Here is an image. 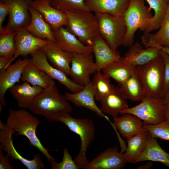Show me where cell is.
I'll return each instance as SVG.
<instances>
[{"mask_svg":"<svg viewBox=\"0 0 169 169\" xmlns=\"http://www.w3.org/2000/svg\"><path fill=\"white\" fill-rule=\"evenodd\" d=\"M8 116L6 124L13 131L14 135L26 136L31 145L37 148L50 163L56 160L49 153V150L42 144L36 134V130L39 125V120L25 109H9Z\"/></svg>","mask_w":169,"mask_h":169,"instance_id":"6da1fadb","label":"cell"},{"mask_svg":"<svg viewBox=\"0 0 169 169\" xmlns=\"http://www.w3.org/2000/svg\"><path fill=\"white\" fill-rule=\"evenodd\" d=\"M69 113L65 111L59 112L54 116L53 121L61 122L79 136L80 150L74 160L79 168L84 169L90 162L87 159L86 152L95 138L94 123L89 118H75Z\"/></svg>","mask_w":169,"mask_h":169,"instance_id":"7a4b0ae2","label":"cell"},{"mask_svg":"<svg viewBox=\"0 0 169 169\" xmlns=\"http://www.w3.org/2000/svg\"><path fill=\"white\" fill-rule=\"evenodd\" d=\"M28 109L32 113L53 121L54 116L61 111L71 113L73 110L65 95L60 94L55 84L50 85L32 102Z\"/></svg>","mask_w":169,"mask_h":169,"instance_id":"3957f363","label":"cell"},{"mask_svg":"<svg viewBox=\"0 0 169 169\" xmlns=\"http://www.w3.org/2000/svg\"><path fill=\"white\" fill-rule=\"evenodd\" d=\"M134 71L142 84L145 96L163 98L164 63L161 55L134 67Z\"/></svg>","mask_w":169,"mask_h":169,"instance_id":"277c9868","label":"cell"},{"mask_svg":"<svg viewBox=\"0 0 169 169\" xmlns=\"http://www.w3.org/2000/svg\"><path fill=\"white\" fill-rule=\"evenodd\" d=\"M145 1L130 0L124 15L126 32L122 45L125 47L134 43L136 30L144 31L153 16L151 9L145 5Z\"/></svg>","mask_w":169,"mask_h":169,"instance_id":"5b68a950","label":"cell"},{"mask_svg":"<svg viewBox=\"0 0 169 169\" xmlns=\"http://www.w3.org/2000/svg\"><path fill=\"white\" fill-rule=\"evenodd\" d=\"M63 12L68 19V25L66 27L68 30L84 44L91 46L99 33L98 22L95 14L90 11Z\"/></svg>","mask_w":169,"mask_h":169,"instance_id":"8992f818","label":"cell"},{"mask_svg":"<svg viewBox=\"0 0 169 169\" xmlns=\"http://www.w3.org/2000/svg\"><path fill=\"white\" fill-rule=\"evenodd\" d=\"M99 33L111 49L116 51L122 45L126 32L124 16L96 13Z\"/></svg>","mask_w":169,"mask_h":169,"instance_id":"52a82bcc","label":"cell"},{"mask_svg":"<svg viewBox=\"0 0 169 169\" xmlns=\"http://www.w3.org/2000/svg\"><path fill=\"white\" fill-rule=\"evenodd\" d=\"M165 111L163 98L145 96L139 104L128 108L120 114H131L140 119L144 124L155 125L166 120Z\"/></svg>","mask_w":169,"mask_h":169,"instance_id":"ba28073f","label":"cell"},{"mask_svg":"<svg viewBox=\"0 0 169 169\" xmlns=\"http://www.w3.org/2000/svg\"><path fill=\"white\" fill-rule=\"evenodd\" d=\"M33 0H0V2L8 4L10 7L8 23L0 34L16 32L26 27L31 21L29 10Z\"/></svg>","mask_w":169,"mask_h":169,"instance_id":"9c48e42d","label":"cell"},{"mask_svg":"<svg viewBox=\"0 0 169 169\" xmlns=\"http://www.w3.org/2000/svg\"><path fill=\"white\" fill-rule=\"evenodd\" d=\"M13 134L12 131L0 120V146L3 150L11 157L12 160H19L28 169L44 168L45 165L39 154H35L33 158L29 160L23 157L17 151L13 143Z\"/></svg>","mask_w":169,"mask_h":169,"instance_id":"30bf717a","label":"cell"},{"mask_svg":"<svg viewBox=\"0 0 169 169\" xmlns=\"http://www.w3.org/2000/svg\"><path fill=\"white\" fill-rule=\"evenodd\" d=\"M31 55V60L33 64L45 73L51 79L57 81L71 93L78 92L84 88V86L69 79L63 72L52 66L40 49Z\"/></svg>","mask_w":169,"mask_h":169,"instance_id":"8fae6325","label":"cell"},{"mask_svg":"<svg viewBox=\"0 0 169 169\" xmlns=\"http://www.w3.org/2000/svg\"><path fill=\"white\" fill-rule=\"evenodd\" d=\"M72 54L69 75L74 82L85 86L91 81L90 76L98 71L96 64L94 61L93 55L92 53Z\"/></svg>","mask_w":169,"mask_h":169,"instance_id":"7c38bea8","label":"cell"},{"mask_svg":"<svg viewBox=\"0 0 169 169\" xmlns=\"http://www.w3.org/2000/svg\"><path fill=\"white\" fill-rule=\"evenodd\" d=\"M15 39L16 52L5 70L18 57L20 56L25 57L28 54H31L51 42L34 36L25 28H21L16 31Z\"/></svg>","mask_w":169,"mask_h":169,"instance_id":"4fadbf2b","label":"cell"},{"mask_svg":"<svg viewBox=\"0 0 169 169\" xmlns=\"http://www.w3.org/2000/svg\"><path fill=\"white\" fill-rule=\"evenodd\" d=\"M31 59L25 58L18 60L10 65L0 74V111L2 110L6 104L4 96L8 90L18 83L21 79L23 70Z\"/></svg>","mask_w":169,"mask_h":169,"instance_id":"5bb4252c","label":"cell"},{"mask_svg":"<svg viewBox=\"0 0 169 169\" xmlns=\"http://www.w3.org/2000/svg\"><path fill=\"white\" fill-rule=\"evenodd\" d=\"M54 43L64 51L71 53H93L92 47L84 44L66 28L62 26L53 31Z\"/></svg>","mask_w":169,"mask_h":169,"instance_id":"9a60e30c","label":"cell"},{"mask_svg":"<svg viewBox=\"0 0 169 169\" xmlns=\"http://www.w3.org/2000/svg\"><path fill=\"white\" fill-rule=\"evenodd\" d=\"M118 147L108 148L92 159L84 169H121L126 163L123 153Z\"/></svg>","mask_w":169,"mask_h":169,"instance_id":"2e32d148","label":"cell"},{"mask_svg":"<svg viewBox=\"0 0 169 169\" xmlns=\"http://www.w3.org/2000/svg\"><path fill=\"white\" fill-rule=\"evenodd\" d=\"M96 94L95 90L91 81L79 91L75 93L66 92L64 95L68 101L72 102L76 107L86 108L95 112L99 117L105 118L109 121L108 117L95 103Z\"/></svg>","mask_w":169,"mask_h":169,"instance_id":"e0dca14e","label":"cell"},{"mask_svg":"<svg viewBox=\"0 0 169 169\" xmlns=\"http://www.w3.org/2000/svg\"><path fill=\"white\" fill-rule=\"evenodd\" d=\"M50 0H33L31 6L39 12L53 31L61 27H67L69 20L66 14L63 11L52 7Z\"/></svg>","mask_w":169,"mask_h":169,"instance_id":"ac0fdd59","label":"cell"},{"mask_svg":"<svg viewBox=\"0 0 169 169\" xmlns=\"http://www.w3.org/2000/svg\"><path fill=\"white\" fill-rule=\"evenodd\" d=\"M91 46L98 71H101L109 64L122 58L120 53L113 50L99 33L95 38Z\"/></svg>","mask_w":169,"mask_h":169,"instance_id":"d6986e66","label":"cell"},{"mask_svg":"<svg viewBox=\"0 0 169 169\" xmlns=\"http://www.w3.org/2000/svg\"><path fill=\"white\" fill-rule=\"evenodd\" d=\"M159 49L151 47L143 49L138 42L134 43L129 47L128 51L121 60L132 67L146 64L159 55Z\"/></svg>","mask_w":169,"mask_h":169,"instance_id":"ffe728a7","label":"cell"},{"mask_svg":"<svg viewBox=\"0 0 169 169\" xmlns=\"http://www.w3.org/2000/svg\"><path fill=\"white\" fill-rule=\"evenodd\" d=\"M40 49L53 66L62 71L67 75H70V64L73 56L72 53L64 51L54 42H51Z\"/></svg>","mask_w":169,"mask_h":169,"instance_id":"44dd1931","label":"cell"},{"mask_svg":"<svg viewBox=\"0 0 169 169\" xmlns=\"http://www.w3.org/2000/svg\"><path fill=\"white\" fill-rule=\"evenodd\" d=\"M130 0H85L89 10L96 13L124 16Z\"/></svg>","mask_w":169,"mask_h":169,"instance_id":"7402d4cb","label":"cell"},{"mask_svg":"<svg viewBox=\"0 0 169 169\" xmlns=\"http://www.w3.org/2000/svg\"><path fill=\"white\" fill-rule=\"evenodd\" d=\"M125 100L120 87H115L110 92L100 100V110L103 113H107L114 118L129 108Z\"/></svg>","mask_w":169,"mask_h":169,"instance_id":"603a6c76","label":"cell"},{"mask_svg":"<svg viewBox=\"0 0 169 169\" xmlns=\"http://www.w3.org/2000/svg\"><path fill=\"white\" fill-rule=\"evenodd\" d=\"M29 10L31 19L26 29L38 38L54 42L53 30L51 26L45 21L42 14L31 6Z\"/></svg>","mask_w":169,"mask_h":169,"instance_id":"cb8c5ba5","label":"cell"},{"mask_svg":"<svg viewBox=\"0 0 169 169\" xmlns=\"http://www.w3.org/2000/svg\"><path fill=\"white\" fill-rule=\"evenodd\" d=\"M44 90L40 87L23 82L20 84H15L8 90L17 101L18 106L26 109H28L32 102Z\"/></svg>","mask_w":169,"mask_h":169,"instance_id":"d4e9b609","label":"cell"},{"mask_svg":"<svg viewBox=\"0 0 169 169\" xmlns=\"http://www.w3.org/2000/svg\"><path fill=\"white\" fill-rule=\"evenodd\" d=\"M122 115L113 118V125L123 137L127 138L145 129L143 121L136 116L129 113Z\"/></svg>","mask_w":169,"mask_h":169,"instance_id":"484cf974","label":"cell"},{"mask_svg":"<svg viewBox=\"0 0 169 169\" xmlns=\"http://www.w3.org/2000/svg\"><path fill=\"white\" fill-rule=\"evenodd\" d=\"M147 161L160 162L169 168V153L161 148L156 138L149 133L146 147L135 163Z\"/></svg>","mask_w":169,"mask_h":169,"instance_id":"4316f807","label":"cell"},{"mask_svg":"<svg viewBox=\"0 0 169 169\" xmlns=\"http://www.w3.org/2000/svg\"><path fill=\"white\" fill-rule=\"evenodd\" d=\"M149 133L145 129L141 132L126 138L127 146L124 155L126 163H135L143 151L147 141Z\"/></svg>","mask_w":169,"mask_h":169,"instance_id":"83f0119b","label":"cell"},{"mask_svg":"<svg viewBox=\"0 0 169 169\" xmlns=\"http://www.w3.org/2000/svg\"><path fill=\"white\" fill-rule=\"evenodd\" d=\"M21 79L23 82L28 83L33 86L40 87L44 89L55 84L54 80L45 73L33 64L31 59L25 67Z\"/></svg>","mask_w":169,"mask_h":169,"instance_id":"f1b7e54d","label":"cell"},{"mask_svg":"<svg viewBox=\"0 0 169 169\" xmlns=\"http://www.w3.org/2000/svg\"><path fill=\"white\" fill-rule=\"evenodd\" d=\"M141 42L146 48L151 44L169 48V1L167 9L159 28L156 33L144 34Z\"/></svg>","mask_w":169,"mask_h":169,"instance_id":"f546056e","label":"cell"},{"mask_svg":"<svg viewBox=\"0 0 169 169\" xmlns=\"http://www.w3.org/2000/svg\"><path fill=\"white\" fill-rule=\"evenodd\" d=\"M134 68L121 59L111 63L101 71L106 76L121 84L125 81L134 73Z\"/></svg>","mask_w":169,"mask_h":169,"instance_id":"4dcf8cb0","label":"cell"},{"mask_svg":"<svg viewBox=\"0 0 169 169\" xmlns=\"http://www.w3.org/2000/svg\"><path fill=\"white\" fill-rule=\"evenodd\" d=\"M119 84L126 99L133 101H141L145 96L142 84L134 72L125 81Z\"/></svg>","mask_w":169,"mask_h":169,"instance_id":"1f68e13d","label":"cell"},{"mask_svg":"<svg viewBox=\"0 0 169 169\" xmlns=\"http://www.w3.org/2000/svg\"><path fill=\"white\" fill-rule=\"evenodd\" d=\"M149 5L150 8L154 12L152 17L150 19L144 34L150 33L158 30L166 14L168 4L166 0H145Z\"/></svg>","mask_w":169,"mask_h":169,"instance_id":"d6a6232c","label":"cell"},{"mask_svg":"<svg viewBox=\"0 0 169 169\" xmlns=\"http://www.w3.org/2000/svg\"><path fill=\"white\" fill-rule=\"evenodd\" d=\"M91 81L96 91L95 100L97 101H100L115 87L111 84L110 78L101 73L100 71L95 74Z\"/></svg>","mask_w":169,"mask_h":169,"instance_id":"836d02e7","label":"cell"},{"mask_svg":"<svg viewBox=\"0 0 169 169\" xmlns=\"http://www.w3.org/2000/svg\"><path fill=\"white\" fill-rule=\"evenodd\" d=\"M50 5L63 11L77 12L90 11L85 0H50Z\"/></svg>","mask_w":169,"mask_h":169,"instance_id":"e575fe53","label":"cell"},{"mask_svg":"<svg viewBox=\"0 0 169 169\" xmlns=\"http://www.w3.org/2000/svg\"><path fill=\"white\" fill-rule=\"evenodd\" d=\"M16 32L0 34V56L11 59L16 50L15 36Z\"/></svg>","mask_w":169,"mask_h":169,"instance_id":"d590c367","label":"cell"},{"mask_svg":"<svg viewBox=\"0 0 169 169\" xmlns=\"http://www.w3.org/2000/svg\"><path fill=\"white\" fill-rule=\"evenodd\" d=\"M144 128L155 138L169 141V120L155 125L144 124Z\"/></svg>","mask_w":169,"mask_h":169,"instance_id":"8d00e7d4","label":"cell"},{"mask_svg":"<svg viewBox=\"0 0 169 169\" xmlns=\"http://www.w3.org/2000/svg\"><path fill=\"white\" fill-rule=\"evenodd\" d=\"M56 161H53L51 163L52 169H78V167L74 160H73L67 148L63 149V156L62 161L57 163Z\"/></svg>","mask_w":169,"mask_h":169,"instance_id":"74e56055","label":"cell"},{"mask_svg":"<svg viewBox=\"0 0 169 169\" xmlns=\"http://www.w3.org/2000/svg\"><path fill=\"white\" fill-rule=\"evenodd\" d=\"M159 54L163 58L164 63V85L162 93L164 98L169 89V56L164 52L159 50Z\"/></svg>","mask_w":169,"mask_h":169,"instance_id":"f35d334b","label":"cell"},{"mask_svg":"<svg viewBox=\"0 0 169 169\" xmlns=\"http://www.w3.org/2000/svg\"><path fill=\"white\" fill-rule=\"evenodd\" d=\"M10 9V7L9 5L0 2V33L3 30V23L7 16L9 15Z\"/></svg>","mask_w":169,"mask_h":169,"instance_id":"ab89813d","label":"cell"},{"mask_svg":"<svg viewBox=\"0 0 169 169\" xmlns=\"http://www.w3.org/2000/svg\"><path fill=\"white\" fill-rule=\"evenodd\" d=\"M3 150L0 146V169H13L12 166L9 162V156L7 154L4 156L3 153Z\"/></svg>","mask_w":169,"mask_h":169,"instance_id":"60d3db41","label":"cell"},{"mask_svg":"<svg viewBox=\"0 0 169 169\" xmlns=\"http://www.w3.org/2000/svg\"><path fill=\"white\" fill-rule=\"evenodd\" d=\"M11 59L0 56V72L3 71Z\"/></svg>","mask_w":169,"mask_h":169,"instance_id":"b9f144b4","label":"cell"},{"mask_svg":"<svg viewBox=\"0 0 169 169\" xmlns=\"http://www.w3.org/2000/svg\"><path fill=\"white\" fill-rule=\"evenodd\" d=\"M149 47H153L158 49L166 53L169 56V48L160 46L154 44H151L149 46Z\"/></svg>","mask_w":169,"mask_h":169,"instance_id":"7bdbcfd3","label":"cell"},{"mask_svg":"<svg viewBox=\"0 0 169 169\" xmlns=\"http://www.w3.org/2000/svg\"><path fill=\"white\" fill-rule=\"evenodd\" d=\"M152 166V164L151 162L142 165L138 167L137 169H147L150 168Z\"/></svg>","mask_w":169,"mask_h":169,"instance_id":"ee69618b","label":"cell"},{"mask_svg":"<svg viewBox=\"0 0 169 169\" xmlns=\"http://www.w3.org/2000/svg\"><path fill=\"white\" fill-rule=\"evenodd\" d=\"M165 114L166 120H169V102L166 104Z\"/></svg>","mask_w":169,"mask_h":169,"instance_id":"f6af8a7d","label":"cell"},{"mask_svg":"<svg viewBox=\"0 0 169 169\" xmlns=\"http://www.w3.org/2000/svg\"><path fill=\"white\" fill-rule=\"evenodd\" d=\"M163 102L165 104L169 102V89L163 98Z\"/></svg>","mask_w":169,"mask_h":169,"instance_id":"bcb514c9","label":"cell"},{"mask_svg":"<svg viewBox=\"0 0 169 169\" xmlns=\"http://www.w3.org/2000/svg\"><path fill=\"white\" fill-rule=\"evenodd\" d=\"M168 2L169 1V0H166Z\"/></svg>","mask_w":169,"mask_h":169,"instance_id":"7dc6e473","label":"cell"}]
</instances>
